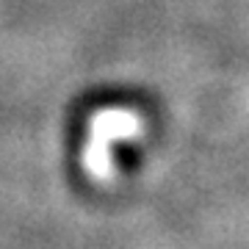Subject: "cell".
<instances>
[{"label":"cell","instance_id":"obj_1","mask_svg":"<svg viewBox=\"0 0 249 249\" xmlns=\"http://www.w3.org/2000/svg\"><path fill=\"white\" fill-rule=\"evenodd\" d=\"M142 133V119L133 111L124 108H106L91 116L89 124V144L83 152V163L89 175L94 178H108L111 175V152L108 147L119 139H133Z\"/></svg>","mask_w":249,"mask_h":249}]
</instances>
